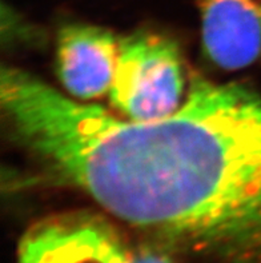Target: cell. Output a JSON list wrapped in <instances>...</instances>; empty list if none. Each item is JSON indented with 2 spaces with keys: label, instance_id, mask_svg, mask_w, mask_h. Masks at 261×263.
<instances>
[{
  "label": "cell",
  "instance_id": "cell-1",
  "mask_svg": "<svg viewBox=\"0 0 261 263\" xmlns=\"http://www.w3.org/2000/svg\"><path fill=\"white\" fill-rule=\"evenodd\" d=\"M15 139L129 226L216 263H261V95L193 78L173 114L120 119L3 67Z\"/></svg>",
  "mask_w": 261,
  "mask_h": 263
},
{
  "label": "cell",
  "instance_id": "cell-2",
  "mask_svg": "<svg viewBox=\"0 0 261 263\" xmlns=\"http://www.w3.org/2000/svg\"><path fill=\"white\" fill-rule=\"evenodd\" d=\"M184 91L182 58L175 43L149 32L120 39L109 98L126 119L151 122L168 117L183 104Z\"/></svg>",
  "mask_w": 261,
  "mask_h": 263
},
{
  "label": "cell",
  "instance_id": "cell-3",
  "mask_svg": "<svg viewBox=\"0 0 261 263\" xmlns=\"http://www.w3.org/2000/svg\"><path fill=\"white\" fill-rule=\"evenodd\" d=\"M132 251L103 218L66 214L42 220L24 234L19 263H129Z\"/></svg>",
  "mask_w": 261,
  "mask_h": 263
},
{
  "label": "cell",
  "instance_id": "cell-4",
  "mask_svg": "<svg viewBox=\"0 0 261 263\" xmlns=\"http://www.w3.org/2000/svg\"><path fill=\"white\" fill-rule=\"evenodd\" d=\"M119 51L120 39L106 28L63 27L56 42V73L68 97L86 102L109 93Z\"/></svg>",
  "mask_w": 261,
  "mask_h": 263
},
{
  "label": "cell",
  "instance_id": "cell-5",
  "mask_svg": "<svg viewBox=\"0 0 261 263\" xmlns=\"http://www.w3.org/2000/svg\"><path fill=\"white\" fill-rule=\"evenodd\" d=\"M205 55L225 71L261 57V0H197Z\"/></svg>",
  "mask_w": 261,
  "mask_h": 263
},
{
  "label": "cell",
  "instance_id": "cell-6",
  "mask_svg": "<svg viewBox=\"0 0 261 263\" xmlns=\"http://www.w3.org/2000/svg\"><path fill=\"white\" fill-rule=\"evenodd\" d=\"M129 263H172V260L166 254L151 249H142V250L132 251Z\"/></svg>",
  "mask_w": 261,
  "mask_h": 263
}]
</instances>
